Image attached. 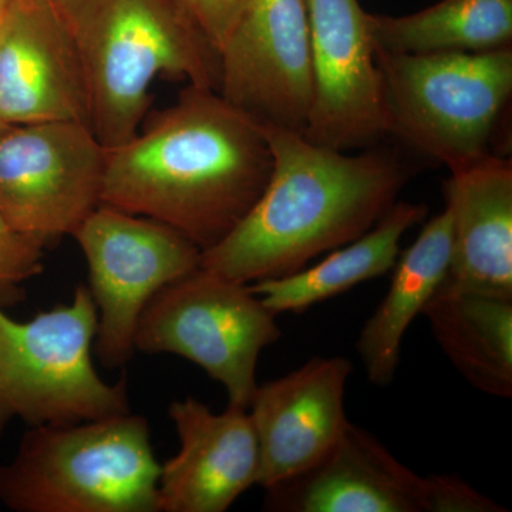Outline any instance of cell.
I'll use <instances>...</instances> for the list:
<instances>
[{
	"label": "cell",
	"mask_w": 512,
	"mask_h": 512,
	"mask_svg": "<svg viewBox=\"0 0 512 512\" xmlns=\"http://www.w3.org/2000/svg\"><path fill=\"white\" fill-rule=\"evenodd\" d=\"M43 249L22 234L0 212V291L35 278L43 271Z\"/></svg>",
	"instance_id": "obj_21"
},
{
	"label": "cell",
	"mask_w": 512,
	"mask_h": 512,
	"mask_svg": "<svg viewBox=\"0 0 512 512\" xmlns=\"http://www.w3.org/2000/svg\"><path fill=\"white\" fill-rule=\"evenodd\" d=\"M0 120L89 126L82 63L52 0H12L0 10Z\"/></svg>",
	"instance_id": "obj_12"
},
{
	"label": "cell",
	"mask_w": 512,
	"mask_h": 512,
	"mask_svg": "<svg viewBox=\"0 0 512 512\" xmlns=\"http://www.w3.org/2000/svg\"><path fill=\"white\" fill-rule=\"evenodd\" d=\"M12 0H0V10L5 9Z\"/></svg>",
	"instance_id": "obj_24"
},
{
	"label": "cell",
	"mask_w": 512,
	"mask_h": 512,
	"mask_svg": "<svg viewBox=\"0 0 512 512\" xmlns=\"http://www.w3.org/2000/svg\"><path fill=\"white\" fill-rule=\"evenodd\" d=\"M281 336L275 313L251 286L200 265L151 298L138 320L134 348L190 360L224 386L228 406L248 410L259 356Z\"/></svg>",
	"instance_id": "obj_7"
},
{
	"label": "cell",
	"mask_w": 512,
	"mask_h": 512,
	"mask_svg": "<svg viewBox=\"0 0 512 512\" xmlns=\"http://www.w3.org/2000/svg\"><path fill=\"white\" fill-rule=\"evenodd\" d=\"M180 451L161 466L160 511L224 512L258 485L261 457L248 410L214 413L194 397L174 400Z\"/></svg>",
	"instance_id": "obj_14"
},
{
	"label": "cell",
	"mask_w": 512,
	"mask_h": 512,
	"mask_svg": "<svg viewBox=\"0 0 512 512\" xmlns=\"http://www.w3.org/2000/svg\"><path fill=\"white\" fill-rule=\"evenodd\" d=\"M377 50L393 55L484 52L511 46L512 0H441L406 16L367 13Z\"/></svg>",
	"instance_id": "obj_20"
},
{
	"label": "cell",
	"mask_w": 512,
	"mask_h": 512,
	"mask_svg": "<svg viewBox=\"0 0 512 512\" xmlns=\"http://www.w3.org/2000/svg\"><path fill=\"white\" fill-rule=\"evenodd\" d=\"M450 259L451 211L446 205L397 258L386 296L360 330L356 350L370 383L384 387L393 382L407 329L443 284Z\"/></svg>",
	"instance_id": "obj_17"
},
{
	"label": "cell",
	"mask_w": 512,
	"mask_h": 512,
	"mask_svg": "<svg viewBox=\"0 0 512 512\" xmlns=\"http://www.w3.org/2000/svg\"><path fill=\"white\" fill-rule=\"evenodd\" d=\"M350 360L313 357L288 375L256 386L249 416L259 444L258 485L285 483L318 464L348 426Z\"/></svg>",
	"instance_id": "obj_13"
},
{
	"label": "cell",
	"mask_w": 512,
	"mask_h": 512,
	"mask_svg": "<svg viewBox=\"0 0 512 512\" xmlns=\"http://www.w3.org/2000/svg\"><path fill=\"white\" fill-rule=\"evenodd\" d=\"M271 177L237 227L202 252L201 266L239 284L301 271L365 235L397 202L412 171L392 151L350 156L303 134L262 127Z\"/></svg>",
	"instance_id": "obj_2"
},
{
	"label": "cell",
	"mask_w": 512,
	"mask_h": 512,
	"mask_svg": "<svg viewBox=\"0 0 512 512\" xmlns=\"http://www.w3.org/2000/svg\"><path fill=\"white\" fill-rule=\"evenodd\" d=\"M444 185L451 211L446 281L457 288L512 298V164L485 154L451 170Z\"/></svg>",
	"instance_id": "obj_16"
},
{
	"label": "cell",
	"mask_w": 512,
	"mask_h": 512,
	"mask_svg": "<svg viewBox=\"0 0 512 512\" xmlns=\"http://www.w3.org/2000/svg\"><path fill=\"white\" fill-rule=\"evenodd\" d=\"M311 37L315 97L305 136L339 151L387 134L382 74L359 0H303Z\"/></svg>",
	"instance_id": "obj_11"
},
{
	"label": "cell",
	"mask_w": 512,
	"mask_h": 512,
	"mask_svg": "<svg viewBox=\"0 0 512 512\" xmlns=\"http://www.w3.org/2000/svg\"><path fill=\"white\" fill-rule=\"evenodd\" d=\"M429 477L400 463L372 433L348 423L305 473L266 490V510L429 512Z\"/></svg>",
	"instance_id": "obj_15"
},
{
	"label": "cell",
	"mask_w": 512,
	"mask_h": 512,
	"mask_svg": "<svg viewBox=\"0 0 512 512\" xmlns=\"http://www.w3.org/2000/svg\"><path fill=\"white\" fill-rule=\"evenodd\" d=\"M423 315L447 359L471 386L512 396V298L468 291L444 279Z\"/></svg>",
	"instance_id": "obj_18"
},
{
	"label": "cell",
	"mask_w": 512,
	"mask_h": 512,
	"mask_svg": "<svg viewBox=\"0 0 512 512\" xmlns=\"http://www.w3.org/2000/svg\"><path fill=\"white\" fill-rule=\"evenodd\" d=\"M72 237L90 272L99 313L96 355L109 369L133 357L141 313L164 286L200 268L202 251L163 222L100 204Z\"/></svg>",
	"instance_id": "obj_8"
},
{
	"label": "cell",
	"mask_w": 512,
	"mask_h": 512,
	"mask_svg": "<svg viewBox=\"0 0 512 512\" xmlns=\"http://www.w3.org/2000/svg\"><path fill=\"white\" fill-rule=\"evenodd\" d=\"M429 512H505L507 508L450 474L429 476Z\"/></svg>",
	"instance_id": "obj_23"
},
{
	"label": "cell",
	"mask_w": 512,
	"mask_h": 512,
	"mask_svg": "<svg viewBox=\"0 0 512 512\" xmlns=\"http://www.w3.org/2000/svg\"><path fill=\"white\" fill-rule=\"evenodd\" d=\"M104 168L106 148L87 124L9 126L0 134V212L47 247L99 207Z\"/></svg>",
	"instance_id": "obj_9"
},
{
	"label": "cell",
	"mask_w": 512,
	"mask_h": 512,
	"mask_svg": "<svg viewBox=\"0 0 512 512\" xmlns=\"http://www.w3.org/2000/svg\"><path fill=\"white\" fill-rule=\"evenodd\" d=\"M427 214L426 205L397 201L375 227L356 241L335 249L319 264L249 286L276 316L305 312L392 271L400 255L403 235Z\"/></svg>",
	"instance_id": "obj_19"
},
{
	"label": "cell",
	"mask_w": 512,
	"mask_h": 512,
	"mask_svg": "<svg viewBox=\"0 0 512 512\" xmlns=\"http://www.w3.org/2000/svg\"><path fill=\"white\" fill-rule=\"evenodd\" d=\"M272 165L261 126L190 84L143 133L107 148L101 204L170 225L204 252L244 220Z\"/></svg>",
	"instance_id": "obj_1"
},
{
	"label": "cell",
	"mask_w": 512,
	"mask_h": 512,
	"mask_svg": "<svg viewBox=\"0 0 512 512\" xmlns=\"http://www.w3.org/2000/svg\"><path fill=\"white\" fill-rule=\"evenodd\" d=\"M220 56L229 106L258 126L305 134L315 82L303 0H247Z\"/></svg>",
	"instance_id": "obj_10"
},
{
	"label": "cell",
	"mask_w": 512,
	"mask_h": 512,
	"mask_svg": "<svg viewBox=\"0 0 512 512\" xmlns=\"http://www.w3.org/2000/svg\"><path fill=\"white\" fill-rule=\"evenodd\" d=\"M97 323L87 286L29 322L0 311V436L13 419L67 426L130 413L126 382L106 383L94 369Z\"/></svg>",
	"instance_id": "obj_6"
},
{
	"label": "cell",
	"mask_w": 512,
	"mask_h": 512,
	"mask_svg": "<svg viewBox=\"0 0 512 512\" xmlns=\"http://www.w3.org/2000/svg\"><path fill=\"white\" fill-rule=\"evenodd\" d=\"M8 127H9V126H8V124L3 123V121H2V120H0V134H2V133H3V131H5V130H6V128H8Z\"/></svg>",
	"instance_id": "obj_25"
},
{
	"label": "cell",
	"mask_w": 512,
	"mask_h": 512,
	"mask_svg": "<svg viewBox=\"0 0 512 512\" xmlns=\"http://www.w3.org/2000/svg\"><path fill=\"white\" fill-rule=\"evenodd\" d=\"M73 37L86 82L89 127L103 147L138 133L158 76L218 92L220 50L164 0H52Z\"/></svg>",
	"instance_id": "obj_3"
},
{
	"label": "cell",
	"mask_w": 512,
	"mask_h": 512,
	"mask_svg": "<svg viewBox=\"0 0 512 512\" xmlns=\"http://www.w3.org/2000/svg\"><path fill=\"white\" fill-rule=\"evenodd\" d=\"M376 63L387 134L450 171L488 154L495 123L512 93L511 46L427 55L376 49Z\"/></svg>",
	"instance_id": "obj_5"
},
{
	"label": "cell",
	"mask_w": 512,
	"mask_h": 512,
	"mask_svg": "<svg viewBox=\"0 0 512 512\" xmlns=\"http://www.w3.org/2000/svg\"><path fill=\"white\" fill-rule=\"evenodd\" d=\"M188 16L218 50L225 45L247 0H164Z\"/></svg>",
	"instance_id": "obj_22"
},
{
	"label": "cell",
	"mask_w": 512,
	"mask_h": 512,
	"mask_svg": "<svg viewBox=\"0 0 512 512\" xmlns=\"http://www.w3.org/2000/svg\"><path fill=\"white\" fill-rule=\"evenodd\" d=\"M160 474L143 416L36 426L0 466V501L16 512H158Z\"/></svg>",
	"instance_id": "obj_4"
}]
</instances>
